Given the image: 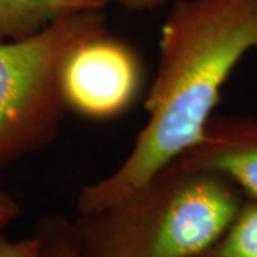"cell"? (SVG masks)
<instances>
[{
	"mask_svg": "<svg viewBox=\"0 0 257 257\" xmlns=\"http://www.w3.org/2000/svg\"><path fill=\"white\" fill-rule=\"evenodd\" d=\"M142 83V64L135 49L107 32L82 42L62 70V90L69 109L94 120L127 110Z\"/></svg>",
	"mask_w": 257,
	"mask_h": 257,
	"instance_id": "277c9868",
	"label": "cell"
},
{
	"mask_svg": "<svg viewBox=\"0 0 257 257\" xmlns=\"http://www.w3.org/2000/svg\"><path fill=\"white\" fill-rule=\"evenodd\" d=\"M244 202L223 176L176 159L117 202L72 220L89 257H202Z\"/></svg>",
	"mask_w": 257,
	"mask_h": 257,
	"instance_id": "7a4b0ae2",
	"label": "cell"
},
{
	"mask_svg": "<svg viewBox=\"0 0 257 257\" xmlns=\"http://www.w3.org/2000/svg\"><path fill=\"white\" fill-rule=\"evenodd\" d=\"M167 0H121V6H124L128 10H135V12H140V10H150L162 6Z\"/></svg>",
	"mask_w": 257,
	"mask_h": 257,
	"instance_id": "8fae6325",
	"label": "cell"
},
{
	"mask_svg": "<svg viewBox=\"0 0 257 257\" xmlns=\"http://www.w3.org/2000/svg\"><path fill=\"white\" fill-rule=\"evenodd\" d=\"M257 49V0H179L160 32L147 121L110 175L83 186L76 211L117 202L194 146L243 57Z\"/></svg>",
	"mask_w": 257,
	"mask_h": 257,
	"instance_id": "6da1fadb",
	"label": "cell"
},
{
	"mask_svg": "<svg viewBox=\"0 0 257 257\" xmlns=\"http://www.w3.org/2000/svg\"><path fill=\"white\" fill-rule=\"evenodd\" d=\"M177 159L223 176L257 200V119L213 116L200 140Z\"/></svg>",
	"mask_w": 257,
	"mask_h": 257,
	"instance_id": "5b68a950",
	"label": "cell"
},
{
	"mask_svg": "<svg viewBox=\"0 0 257 257\" xmlns=\"http://www.w3.org/2000/svg\"><path fill=\"white\" fill-rule=\"evenodd\" d=\"M20 216V204L10 194L0 189V233L9 227Z\"/></svg>",
	"mask_w": 257,
	"mask_h": 257,
	"instance_id": "30bf717a",
	"label": "cell"
},
{
	"mask_svg": "<svg viewBox=\"0 0 257 257\" xmlns=\"http://www.w3.org/2000/svg\"><path fill=\"white\" fill-rule=\"evenodd\" d=\"M84 3L90 5L93 8H99V9H104L106 6H109L111 3H121V0H82Z\"/></svg>",
	"mask_w": 257,
	"mask_h": 257,
	"instance_id": "7c38bea8",
	"label": "cell"
},
{
	"mask_svg": "<svg viewBox=\"0 0 257 257\" xmlns=\"http://www.w3.org/2000/svg\"><path fill=\"white\" fill-rule=\"evenodd\" d=\"M40 257H89L76 237L72 220L47 214L37 221L35 234Z\"/></svg>",
	"mask_w": 257,
	"mask_h": 257,
	"instance_id": "ba28073f",
	"label": "cell"
},
{
	"mask_svg": "<svg viewBox=\"0 0 257 257\" xmlns=\"http://www.w3.org/2000/svg\"><path fill=\"white\" fill-rule=\"evenodd\" d=\"M107 32L103 9L63 15L32 36L0 42V172L49 146L69 110L62 70L82 42Z\"/></svg>",
	"mask_w": 257,
	"mask_h": 257,
	"instance_id": "3957f363",
	"label": "cell"
},
{
	"mask_svg": "<svg viewBox=\"0 0 257 257\" xmlns=\"http://www.w3.org/2000/svg\"><path fill=\"white\" fill-rule=\"evenodd\" d=\"M0 257H40L36 237L10 240L0 233Z\"/></svg>",
	"mask_w": 257,
	"mask_h": 257,
	"instance_id": "9c48e42d",
	"label": "cell"
},
{
	"mask_svg": "<svg viewBox=\"0 0 257 257\" xmlns=\"http://www.w3.org/2000/svg\"><path fill=\"white\" fill-rule=\"evenodd\" d=\"M202 257H257V200H244L219 241Z\"/></svg>",
	"mask_w": 257,
	"mask_h": 257,
	"instance_id": "52a82bcc",
	"label": "cell"
},
{
	"mask_svg": "<svg viewBox=\"0 0 257 257\" xmlns=\"http://www.w3.org/2000/svg\"><path fill=\"white\" fill-rule=\"evenodd\" d=\"M89 8L82 0H0V42L32 36L60 16Z\"/></svg>",
	"mask_w": 257,
	"mask_h": 257,
	"instance_id": "8992f818",
	"label": "cell"
}]
</instances>
